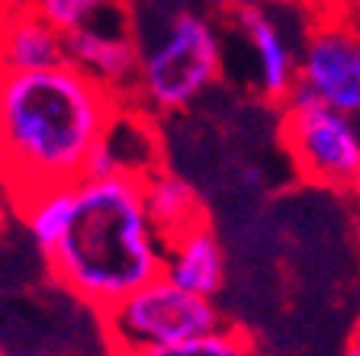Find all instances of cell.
Returning a JSON list of instances; mask_svg holds the SVG:
<instances>
[{"label": "cell", "instance_id": "cell-1", "mask_svg": "<svg viewBox=\"0 0 360 356\" xmlns=\"http://www.w3.org/2000/svg\"><path fill=\"white\" fill-rule=\"evenodd\" d=\"M122 100L75 65L0 71V171L22 199L87 177Z\"/></svg>", "mask_w": 360, "mask_h": 356}, {"label": "cell", "instance_id": "cell-2", "mask_svg": "<svg viewBox=\"0 0 360 356\" xmlns=\"http://www.w3.org/2000/svg\"><path fill=\"white\" fill-rule=\"evenodd\" d=\"M45 260L55 282L100 315L165 276V237L151 222L145 180L116 173L75 183L68 228Z\"/></svg>", "mask_w": 360, "mask_h": 356}, {"label": "cell", "instance_id": "cell-3", "mask_svg": "<svg viewBox=\"0 0 360 356\" xmlns=\"http://www.w3.org/2000/svg\"><path fill=\"white\" fill-rule=\"evenodd\" d=\"M222 58L216 22L200 13H177L148 45H142L135 97L158 112L187 110L222 74Z\"/></svg>", "mask_w": 360, "mask_h": 356}, {"label": "cell", "instance_id": "cell-4", "mask_svg": "<svg viewBox=\"0 0 360 356\" xmlns=\"http://www.w3.org/2000/svg\"><path fill=\"white\" fill-rule=\"evenodd\" d=\"M222 324V312L212 298L180 289L167 276L145 282L103 312V334L112 356L212 334Z\"/></svg>", "mask_w": 360, "mask_h": 356}, {"label": "cell", "instance_id": "cell-5", "mask_svg": "<svg viewBox=\"0 0 360 356\" xmlns=\"http://www.w3.org/2000/svg\"><path fill=\"white\" fill-rule=\"evenodd\" d=\"M280 141L306 183L360 196V132L354 116L296 90L283 103Z\"/></svg>", "mask_w": 360, "mask_h": 356}, {"label": "cell", "instance_id": "cell-6", "mask_svg": "<svg viewBox=\"0 0 360 356\" xmlns=\"http://www.w3.org/2000/svg\"><path fill=\"white\" fill-rule=\"evenodd\" d=\"M312 100L360 116V26L341 20L315 22L300 55V87Z\"/></svg>", "mask_w": 360, "mask_h": 356}, {"label": "cell", "instance_id": "cell-7", "mask_svg": "<svg viewBox=\"0 0 360 356\" xmlns=\"http://www.w3.org/2000/svg\"><path fill=\"white\" fill-rule=\"evenodd\" d=\"M65 61L120 100H126V93L135 97L142 45L135 42L129 26H122V10H116L65 32Z\"/></svg>", "mask_w": 360, "mask_h": 356}, {"label": "cell", "instance_id": "cell-8", "mask_svg": "<svg viewBox=\"0 0 360 356\" xmlns=\"http://www.w3.org/2000/svg\"><path fill=\"white\" fill-rule=\"evenodd\" d=\"M222 16L255 58L257 93L270 103H286L300 87V58L292 52L283 26L257 0H229Z\"/></svg>", "mask_w": 360, "mask_h": 356}, {"label": "cell", "instance_id": "cell-9", "mask_svg": "<svg viewBox=\"0 0 360 356\" xmlns=\"http://www.w3.org/2000/svg\"><path fill=\"white\" fill-rule=\"evenodd\" d=\"M161 171L158 167V135L145 112L139 110H116L97 154L90 157L87 177H139Z\"/></svg>", "mask_w": 360, "mask_h": 356}, {"label": "cell", "instance_id": "cell-10", "mask_svg": "<svg viewBox=\"0 0 360 356\" xmlns=\"http://www.w3.org/2000/svg\"><path fill=\"white\" fill-rule=\"evenodd\" d=\"M165 276L180 289L212 298L225 286V251L210 222L165 241Z\"/></svg>", "mask_w": 360, "mask_h": 356}, {"label": "cell", "instance_id": "cell-11", "mask_svg": "<svg viewBox=\"0 0 360 356\" xmlns=\"http://www.w3.org/2000/svg\"><path fill=\"white\" fill-rule=\"evenodd\" d=\"M55 65H65V32L30 7L0 20V71H42Z\"/></svg>", "mask_w": 360, "mask_h": 356}, {"label": "cell", "instance_id": "cell-12", "mask_svg": "<svg viewBox=\"0 0 360 356\" xmlns=\"http://www.w3.org/2000/svg\"><path fill=\"white\" fill-rule=\"evenodd\" d=\"M145 202H148L151 222L158 225L165 241L206 222V212H202L196 190L187 180L174 177L167 171H155L145 177Z\"/></svg>", "mask_w": 360, "mask_h": 356}, {"label": "cell", "instance_id": "cell-13", "mask_svg": "<svg viewBox=\"0 0 360 356\" xmlns=\"http://www.w3.org/2000/svg\"><path fill=\"white\" fill-rule=\"evenodd\" d=\"M71 209H75V186H55V190H45V193L22 199L26 231H30V237L36 241V247L42 253L52 251L58 244V237L65 235Z\"/></svg>", "mask_w": 360, "mask_h": 356}, {"label": "cell", "instance_id": "cell-14", "mask_svg": "<svg viewBox=\"0 0 360 356\" xmlns=\"http://www.w3.org/2000/svg\"><path fill=\"white\" fill-rule=\"evenodd\" d=\"M126 356H257V350L245 331L222 324L212 334L190 337V341L167 343V347L139 350V353H126Z\"/></svg>", "mask_w": 360, "mask_h": 356}, {"label": "cell", "instance_id": "cell-15", "mask_svg": "<svg viewBox=\"0 0 360 356\" xmlns=\"http://www.w3.org/2000/svg\"><path fill=\"white\" fill-rule=\"evenodd\" d=\"M26 7L52 22L58 32H71L84 22L122 10V0H26Z\"/></svg>", "mask_w": 360, "mask_h": 356}, {"label": "cell", "instance_id": "cell-16", "mask_svg": "<svg viewBox=\"0 0 360 356\" xmlns=\"http://www.w3.org/2000/svg\"><path fill=\"white\" fill-rule=\"evenodd\" d=\"M345 356H360V331L347 341V350H345Z\"/></svg>", "mask_w": 360, "mask_h": 356}, {"label": "cell", "instance_id": "cell-17", "mask_svg": "<svg viewBox=\"0 0 360 356\" xmlns=\"http://www.w3.org/2000/svg\"><path fill=\"white\" fill-rule=\"evenodd\" d=\"M296 4H309V7H328L331 0H296Z\"/></svg>", "mask_w": 360, "mask_h": 356}, {"label": "cell", "instance_id": "cell-18", "mask_svg": "<svg viewBox=\"0 0 360 356\" xmlns=\"http://www.w3.org/2000/svg\"><path fill=\"white\" fill-rule=\"evenodd\" d=\"M0 356H7V353H4V350H0Z\"/></svg>", "mask_w": 360, "mask_h": 356}, {"label": "cell", "instance_id": "cell-19", "mask_svg": "<svg viewBox=\"0 0 360 356\" xmlns=\"http://www.w3.org/2000/svg\"><path fill=\"white\" fill-rule=\"evenodd\" d=\"M257 356H267V353H257Z\"/></svg>", "mask_w": 360, "mask_h": 356}]
</instances>
